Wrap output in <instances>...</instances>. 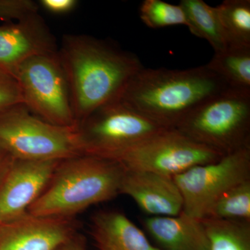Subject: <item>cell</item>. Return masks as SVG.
I'll list each match as a JSON object with an SVG mask.
<instances>
[{
	"mask_svg": "<svg viewBox=\"0 0 250 250\" xmlns=\"http://www.w3.org/2000/svg\"><path fill=\"white\" fill-rule=\"evenodd\" d=\"M205 65L229 88L250 91V47L228 46Z\"/></svg>",
	"mask_w": 250,
	"mask_h": 250,
	"instance_id": "e0dca14e",
	"label": "cell"
},
{
	"mask_svg": "<svg viewBox=\"0 0 250 250\" xmlns=\"http://www.w3.org/2000/svg\"><path fill=\"white\" fill-rule=\"evenodd\" d=\"M38 4L50 14L65 15L70 14L76 9L79 1L77 0H41Z\"/></svg>",
	"mask_w": 250,
	"mask_h": 250,
	"instance_id": "cb8c5ba5",
	"label": "cell"
},
{
	"mask_svg": "<svg viewBox=\"0 0 250 250\" xmlns=\"http://www.w3.org/2000/svg\"><path fill=\"white\" fill-rule=\"evenodd\" d=\"M143 224L161 250H210L202 220L183 212L177 216H149Z\"/></svg>",
	"mask_w": 250,
	"mask_h": 250,
	"instance_id": "5bb4252c",
	"label": "cell"
},
{
	"mask_svg": "<svg viewBox=\"0 0 250 250\" xmlns=\"http://www.w3.org/2000/svg\"><path fill=\"white\" fill-rule=\"evenodd\" d=\"M184 200L183 212L203 220L217 200L231 188L250 179V145L218 160L195 166L173 177Z\"/></svg>",
	"mask_w": 250,
	"mask_h": 250,
	"instance_id": "9c48e42d",
	"label": "cell"
},
{
	"mask_svg": "<svg viewBox=\"0 0 250 250\" xmlns=\"http://www.w3.org/2000/svg\"><path fill=\"white\" fill-rule=\"evenodd\" d=\"M121 193L131 197L151 217L177 216L183 210V197L173 177L169 176L125 170Z\"/></svg>",
	"mask_w": 250,
	"mask_h": 250,
	"instance_id": "4fadbf2b",
	"label": "cell"
},
{
	"mask_svg": "<svg viewBox=\"0 0 250 250\" xmlns=\"http://www.w3.org/2000/svg\"><path fill=\"white\" fill-rule=\"evenodd\" d=\"M179 4L183 9L187 27L191 34L208 41L214 52L228 47L216 7L203 0H182Z\"/></svg>",
	"mask_w": 250,
	"mask_h": 250,
	"instance_id": "2e32d148",
	"label": "cell"
},
{
	"mask_svg": "<svg viewBox=\"0 0 250 250\" xmlns=\"http://www.w3.org/2000/svg\"><path fill=\"white\" fill-rule=\"evenodd\" d=\"M58 49L54 34L39 12L0 27V70L14 78L28 59Z\"/></svg>",
	"mask_w": 250,
	"mask_h": 250,
	"instance_id": "8fae6325",
	"label": "cell"
},
{
	"mask_svg": "<svg viewBox=\"0 0 250 250\" xmlns=\"http://www.w3.org/2000/svg\"><path fill=\"white\" fill-rule=\"evenodd\" d=\"M0 145L21 160L62 161L83 155L77 126L50 124L23 104L0 114Z\"/></svg>",
	"mask_w": 250,
	"mask_h": 250,
	"instance_id": "5b68a950",
	"label": "cell"
},
{
	"mask_svg": "<svg viewBox=\"0 0 250 250\" xmlns=\"http://www.w3.org/2000/svg\"><path fill=\"white\" fill-rule=\"evenodd\" d=\"M125 170L117 161L98 156L80 155L61 161L27 213L73 218L88 207L121 194Z\"/></svg>",
	"mask_w": 250,
	"mask_h": 250,
	"instance_id": "3957f363",
	"label": "cell"
},
{
	"mask_svg": "<svg viewBox=\"0 0 250 250\" xmlns=\"http://www.w3.org/2000/svg\"><path fill=\"white\" fill-rule=\"evenodd\" d=\"M208 218L250 222V179L219 197L208 210Z\"/></svg>",
	"mask_w": 250,
	"mask_h": 250,
	"instance_id": "ffe728a7",
	"label": "cell"
},
{
	"mask_svg": "<svg viewBox=\"0 0 250 250\" xmlns=\"http://www.w3.org/2000/svg\"><path fill=\"white\" fill-rule=\"evenodd\" d=\"M163 129L121 98L97 108L77 126L82 154L110 160Z\"/></svg>",
	"mask_w": 250,
	"mask_h": 250,
	"instance_id": "8992f818",
	"label": "cell"
},
{
	"mask_svg": "<svg viewBox=\"0 0 250 250\" xmlns=\"http://www.w3.org/2000/svg\"><path fill=\"white\" fill-rule=\"evenodd\" d=\"M39 4L32 0H0V21H18L39 12Z\"/></svg>",
	"mask_w": 250,
	"mask_h": 250,
	"instance_id": "603a6c76",
	"label": "cell"
},
{
	"mask_svg": "<svg viewBox=\"0 0 250 250\" xmlns=\"http://www.w3.org/2000/svg\"><path fill=\"white\" fill-rule=\"evenodd\" d=\"M15 161L14 156L11 155L0 145V184L9 172Z\"/></svg>",
	"mask_w": 250,
	"mask_h": 250,
	"instance_id": "d4e9b609",
	"label": "cell"
},
{
	"mask_svg": "<svg viewBox=\"0 0 250 250\" xmlns=\"http://www.w3.org/2000/svg\"><path fill=\"white\" fill-rule=\"evenodd\" d=\"M58 54L77 126L97 108L121 98L129 81L144 67L135 54L84 34L62 36Z\"/></svg>",
	"mask_w": 250,
	"mask_h": 250,
	"instance_id": "6da1fadb",
	"label": "cell"
},
{
	"mask_svg": "<svg viewBox=\"0 0 250 250\" xmlns=\"http://www.w3.org/2000/svg\"><path fill=\"white\" fill-rule=\"evenodd\" d=\"M21 104L22 96L18 81L0 70V114Z\"/></svg>",
	"mask_w": 250,
	"mask_h": 250,
	"instance_id": "7402d4cb",
	"label": "cell"
},
{
	"mask_svg": "<svg viewBox=\"0 0 250 250\" xmlns=\"http://www.w3.org/2000/svg\"><path fill=\"white\" fill-rule=\"evenodd\" d=\"M210 250H250V222L202 220Z\"/></svg>",
	"mask_w": 250,
	"mask_h": 250,
	"instance_id": "ac0fdd59",
	"label": "cell"
},
{
	"mask_svg": "<svg viewBox=\"0 0 250 250\" xmlns=\"http://www.w3.org/2000/svg\"><path fill=\"white\" fill-rule=\"evenodd\" d=\"M57 250H87L84 241L80 236H75Z\"/></svg>",
	"mask_w": 250,
	"mask_h": 250,
	"instance_id": "484cf974",
	"label": "cell"
},
{
	"mask_svg": "<svg viewBox=\"0 0 250 250\" xmlns=\"http://www.w3.org/2000/svg\"><path fill=\"white\" fill-rule=\"evenodd\" d=\"M15 78L23 104L33 114L57 126H77L58 51L28 59L18 68Z\"/></svg>",
	"mask_w": 250,
	"mask_h": 250,
	"instance_id": "52a82bcc",
	"label": "cell"
},
{
	"mask_svg": "<svg viewBox=\"0 0 250 250\" xmlns=\"http://www.w3.org/2000/svg\"><path fill=\"white\" fill-rule=\"evenodd\" d=\"M223 156L177 129H165L129 148L113 161L125 170L174 177L195 166L218 160Z\"/></svg>",
	"mask_w": 250,
	"mask_h": 250,
	"instance_id": "ba28073f",
	"label": "cell"
},
{
	"mask_svg": "<svg viewBox=\"0 0 250 250\" xmlns=\"http://www.w3.org/2000/svg\"><path fill=\"white\" fill-rule=\"evenodd\" d=\"M90 233L99 250H161L124 213L116 210L95 213Z\"/></svg>",
	"mask_w": 250,
	"mask_h": 250,
	"instance_id": "9a60e30c",
	"label": "cell"
},
{
	"mask_svg": "<svg viewBox=\"0 0 250 250\" xmlns=\"http://www.w3.org/2000/svg\"><path fill=\"white\" fill-rule=\"evenodd\" d=\"M228 88L206 65L185 70L143 67L121 99L161 127L175 129L194 108Z\"/></svg>",
	"mask_w": 250,
	"mask_h": 250,
	"instance_id": "7a4b0ae2",
	"label": "cell"
},
{
	"mask_svg": "<svg viewBox=\"0 0 250 250\" xmlns=\"http://www.w3.org/2000/svg\"><path fill=\"white\" fill-rule=\"evenodd\" d=\"M60 161L15 159L0 184V225L27 213L47 187Z\"/></svg>",
	"mask_w": 250,
	"mask_h": 250,
	"instance_id": "30bf717a",
	"label": "cell"
},
{
	"mask_svg": "<svg viewBox=\"0 0 250 250\" xmlns=\"http://www.w3.org/2000/svg\"><path fill=\"white\" fill-rule=\"evenodd\" d=\"M139 11L142 22L152 29L187 26L185 14L179 4H171L162 0H145Z\"/></svg>",
	"mask_w": 250,
	"mask_h": 250,
	"instance_id": "44dd1931",
	"label": "cell"
},
{
	"mask_svg": "<svg viewBox=\"0 0 250 250\" xmlns=\"http://www.w3.org/2000/svg\"><path fill=\"white\" fill-rule=\"evenodd\" d=\"M73 218L25 214L0 225V250H57L77 236Z\"/></svg>",
	"mask_w": 250,
	"mask_h": 250,
	"instance_id": "7c38bea8",
	"label": "cell"
},
{
	"mask_svg": "<svg viewBox=\"0 0 250 250\" xmlns=\"http://www.w3.org/2000/svg\"><path fill=\"white\" fill-rule=\"evenodd\" d=\"M225 155L250 145V91L229 88L202 103L175 128Z\"/></svg>",
	"mask_w": 250,
	"mask_h": 250,
	"instance_id": "277c9868",
	"label": "cell"
},
{
	"mask_svg": "<svg viewBox=\"0 0 250 250\" xmlns=\"http://www.w3.org/2000/svg\"><path fill=\"white\" fill-rule=\"evenodd\" d=\"M216 9L228 46L250 47V0H225Z\"/></svg>",
	"mask_w": 250,
	"mask_h": 250,
	"instance_id": "d6986e66",
	"label": "cell"
}]
</instances>
